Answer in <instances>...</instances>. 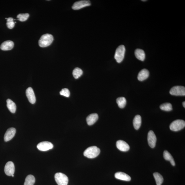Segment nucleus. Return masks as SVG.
Wrapping results in <instances>:
<instances>
[{
  "label": "nucleus",
  "mask_w": 185,
  "mask_h": 185,
  "mask_svg": "<svg viewBox=\"0 0 185 185\" xmlns=\"http://www.w3.org/2000/svg\"><path fill=\"white\" fill-rule=\"evenodd\" d=\"M12 177H14V175H12Z\"/></svg>",
  "instance_id": "2f4dec72"
},
{
  "label": "nucleus",
  "mask_w": 185,
  "mask_h": 185,
  "mask_svg": "<svg viewBox=\"0 0 185 185\" xmlns=\"http://www.w3.org/2000/svg\"><path fill=\"white\" fill-rule=\"evenodd\" d=\"M148 140L149 145L152 148H154L156 146L157 138L154 132L151 130L148 134Z\"/></svg>",
  "instance_id": "1a4fd4ad"
},
{
  "label": "nucleus",
  "mask_w": 185,
  "mask_h": 185,
  "mask_svg": "<svg viewBox=\"0 0 185 185\" xmlns=\"http://www.w3.org/2000/svg\"><path fill=\"white\" fill-rule=\"evenodd\" d=\"M14 45V42L8 40L4 42L1 45V50H9L13 48Z\"/></svg>",
  "instance_id": "4468645a"
},
{
  "label": "nucleus",
  "mask_w": 185,
  "mask_h": 185,
  "mask_svg": "<svg viewBox=\"0 0 185 185\" xmlns=\"http://www.w3.org/2000/svg\"><path fill=\"white\" fill-rule=\"evenodd\" d=\"M146 0H144V1H146Z\"/></svg>",
  "instance_id": "473e14b6"
},
{
  "label": "nucleus",
  "mask_w": 185,
  "mask_h": 185,
  "mask_svg": "<svg viewBox=\"0 0 185 185\" xmlns=\"http://www.w3.org/2000/svg\"><path fill=\"white\" fill-rule=\"evenodd\" d=\"M54 37L50 34H46L42 36L39 41L40 46L42 48L47 47L52 43Z\"/></svg>",
  "instance_id": "f257e3e1"
},
{
  "label": "nucleus",
  "mask_w": 185,
  "mask_h": 185,
  "mask_svg": "<svg viewBox=\"0 0 185 185\" xmlns=\"http://www.w3.org/2000/svg\"><path fill=\"white\" fill-rule=\"evenodd\" d=\"M116 101L119 107L120 108H124L126 105V99L124 97L118 98L117 99Z\"/></svg>",
  "instance_id": "b1692460"
},
{
  "label": "nucleus",
  "mask_w": 185,
  "mask_h": 185,
  "mask_svg": "<svg viewBox=\"0 0 185 185\" xmlns=\"http://www.w3.org/2000/svg\"><path fill=\"white\" fill-rule=\"evenodd\" d=\"M163 157L166 160L169 161L171 162L172 165L175 166L176 163L173 156L167 150H165L163 152Z\"/></svg>",
  "instance_id": "412c9836"
},
{
  "label": "nucleus",
  "mask_w": 185,
  "mask_h": 185,
  "mask_svg": "<svg viewBox=\"0 0 185 185\" xmlns=\"http://www.w3.org/2000/svg\"><path fill=\"white\" fill-rule=\"evenodd\" d=\"M185 126V121L182 120H176L173 121L170 125L171 131H178L184 129Z\"/></svg>",
  "instance_id": "20e7f679"
},
{
  "label": "nucleus",
  "mask_w": 185,
  "mask_h": 185,
  "mask_svg": "<svg viewBox=\"0 0 185 185\" xmlns=\"http://www.w3.org/2000/svg\"><path fill=\"white\" fill-rule=\"evenodd\" d=\"M170 94L174 96L185 95V88L184 86H173L170 91Z\"/></svg>",
  "instance_id": "423d86ee"
},
{
  "label": "nucleus",
  "mask_w": 185,
  "mask_h": 185,
  "mask_svg": "<svg viewBox=\"0 0 185 185\" xmlns=\"http://www.w3.org/2000/svg\"><path fill=\"white\" fill-rule=\"evenodd\" d=\"M55 179L58 185H67L68 183V178L66 175L63 173H56L55 175Z\"/></svg>",
  "instance_id": "39448f33"
},
{
  "label": "nucleus",
  "mask_w": 185,
  "mask_h": 185,
  "mask_svg": "<svg viewBox=\"0 0 185 185\" xmlns=\"http://www.w3.org/2000/svg\"><path fill=\"white\" fill-rule=\"evenodd\" d=\"M161 109L163 111L169 112L173 110L172 105L171 103H165L162 104L160 106Z\"/></svg>",
  "instance_id": "393cba45"
},
{
  "label": "nucleus",
  "mask_w": 185,
  "mask_h": 185,
  "mask_svg": "<svg viewBox=\"0 0 185 185\" xmlns=\"http://www.w3.org/2000/svg\"><path fill=\"white\" fill-rule=\"evenodd\" d=\"M29 14L28 13L19 14L17 16L18 19L21 22L26 21L29 18Z\"/></svg>",
  "instance_id": "bb28decb"
},
{
  "label": "nucleus",
  "mask_w": 185,
  "mask_h": 185,
  "mask_svg": "<svg viewBox=\"0 0 185 185\" xmlns=\"http://www.w3.org/2000/svg\"><path fill=\"white\" fill-rule=\"evenodd\" d=\"M82 70L78 68H76L73 71V75L74 78L76 79L79 78L83 74Z\"/></svg>",
  "instance_id": "a878e982"
},
{
  "label": "nucleus",
  "mask_w": 185,
  "mask_h": 185,
  "mask_svg": "<svg viewBox=\"0 0 185 185\" xmlns=\"http://www.w3.org/2000/svg\"><path fill=\"white\" fill-rule=\"evenodd\" d=\"M149 72L146 69H143L140 71L138 74L137 78L140 81H142L145 80L149 76Z\"/></svg>",
  "instance_id": "f3484780"
},
{
  "label": "nucleus",
  "mask_w": 185,
  "mask_h": 185,
  "mask_svg": "<svg viewBox=\"0 0 185 185\" xmlns=\"http://www.w3.org/2000/svg\"><path fill=\"white\" fill-rule=\"evenodd\" d=\"M115 177L117 179L129 181L131 180L130 176L123 172H119L115 174Z\"/></svg>",
  "instance_id": "2eb2a0df"
},
{
  "label": "nucleus",
  "mask_w": 185,
  "mask_h": 185,
  "mask_svg": "<svg viewBox=\"0 0 185 185\" xmlns=\"http://www.w3.org/2000/svg\"><path fill=\"white\" fill-rule=\"evenodd\" d=\"M53 147H54L53 145L51 142L48 141L41 142L37 146L38 150L42 151H46L52 149Z\"/></svg>",
  "instance_id": "6e6552de"
},
{
  "label": "nucleus",
  "mask_w": 185,
  "mask_h": 185,
  "mask_svg": "<svg viewBox=\"0 0 185 185\" xmlns=\"http://www.w3.org/2000/svg\"><path fill=\"white\" fill-rule=\"evenodd\" d=\"M35 181V176L32 175H29L25 178L24 185H33Z\"/></svg>",
  "instance_id": "4be33fe9"
},
{
  "label": "nucleus",
  "mask_w": 185,
  "mask_h": 185,
  "mask_svg": "<svg viewBox=\"0 0 185 185\" xmlns=\"http://www.w3.org/2000/svg\"><path fill=\"white\" fill-rule=\"evenodd\" d=\"M7 27L9 29H12L14 28V27L15 22L14 21H12V22H7L6 23Z\"/></svg>",
  "instance_id": "c85d7f7f"
},
{
  "label": "nucleus",
  "mask_w": 185,
  "mask_h": 185,
  "mask_svg": "<svg viewBox=\"0 0 185 185\" xmlns=\"http://www.w3.org/2000/svg\"><path fill=\"white\" fill-rule=\"evenodd\" d=\"M183 105L184 107V108L185 107V101H184L183 103Z\"/></svg>",
  "instance_id": "7c9ffc66"
},
{
  "label": "nucleus",
  "mask_w": 185,
  "mask_h": 185,
  "mask_svg": "<svg viewBox=\"0 0 185 185\" xmlns=\"http://www.w3.org/2000/svg\"><path fill=\"white\" fill-rule=\"evenodd\" d=\"M60 94L61 95L63 96L66 97H68L70 96V92L67 89H63L60 91Z\"/></svg>",
  "instance_id": "cd10ccee"
},
{
  "label": "nucleus",
  "mask_w": 185,
  "mask_h": 185,
  "mask_svg": "<svg viewBox=\"0 0 185 185\" xmlns=\"http://www.w3.org/2000/svg\"><path fill=\"white\" fill-rule=\"evenodd\" d=\"M4 171L6 175L8 176H12L14 175L15 171V167L14 163L12 161H8L5 165Z\"/></svg>",
  "instance_id": "9d476101"
},
{
  "label": "nucleus",
  "mask_w": 185,
  "mask_h": 185,
  "mask_svg": "<svg viewBox=\"0 0 185 185\" xmlns=\"http://www.w3.org/2000/svg\"><path fill=\"white\" fill-rule=\"evenodd\" d=\"M14 19L12 18H9L7 19V22H12V21H14Z\"/></svg>",
  "instance_id": "c756f323"
},
{
  "label": "nucleus",
  "mask_w": 185,
  "mask_h": 185,
  "mask_svg": "<svg viewBox=\"0 0 185 185\" xmlns=\"http://www.w3.org/2000/svg\"><path fill=\"white\" fill-rule=\"evenodd\" d=\"M135 56L139 60L143 61L145 58V54L144 51L140 49H137L135 51Z\"/></svg>",
  "instance_id": "6ab92c4d"
},
{
  "label": "nucleus",
  "mask_w": 185,
  "mask_h": 185,
  "mask_svg": "<svg viewBox=\"0 0 185 185\" xmlns=\"http://www.w3.org/2000/svg\"><path fill=\"white\" fill-rule=\"evenodd\" d=\"M153 176L156 181L157 185H161L163 181V176L157 172L154 173Z\"/></svg>",
  "instance_id": "5701e85b"
},
{
  "label": "nucleus",
  "mask_w": 185,
  "mask_h": 185,
  "mask_svg": "<svg viewBox=\"0 0 185 185\" xmlns=\"http://www.w3.org/2000/svg\"><path fill=\"white\" fill-rule=\"evenodd\" d=\"M7 106L8 109L12 113H15L16 110V106L15 103L11 99H8L7 100Z\"/></svg>",
  "instance_id": "a211bd4d"
},
{
  "label": "nucleus",
  "mask_w": 185,
  "mask_h": 185,
  "mask_svg": "<svg viewBox=\"0 0 185 185\" xmlns=\"http://www.w3.org/2000/svg\"><path fill=\"white\" fill-rule=\"evenodd\" d=\"M91 2L89 1H81L75 2L72 6V9L74 10H79L87 6L91 5Z\"/></svg>",
  "instance_id": "0eeeda50"
},
{
  "label": "nucleus",
  "mask_w": 185,
  "mask_h": 185,
  "mask_svg": "<svg viewBox=\"0 0 185 185\" xmlns=\"http://www.w3.org/2000/svg\"><path fill=\"white\" fill-rule=\"evenodd\" d=\"M116 146L118 149L122 152H127L130 150L128 144L122 140H119L117 141Z\"/></svg>",
  "instance_id": "ddd939ff"
},
{
  "label": "nucleus",
  "mask_w": 185,
  "mask_h": 185,
  "mask_svg": "<svg viewBox=\"0 0 185 185\" xmlns=\"http://www.w3.org/2000/svg\"><path fill=\"white\" fill-rule=\"evenodd\" d=\"M125 49L124 45H121L117 48L114 55V58L117 62L119 63L124 58Z\"/></svg>",
  "instance_id": "7ed1b4c3"
},
{
  "label": "nucleus",
  "mask_w": 185,
  "mask_h": 185,
  "mask_svg": "<svg viewBox=\"0 0 185 185\" xmlns=\"http://www.w3.org/2000/svg\"><path fill=\"white\" fill-rule=\"evenodd\" d=\"M26 94L30 102L32 104H35L36 99L33 89L31 87L27 88L26 91Z\"/></svg>",
  "instance_id": "f8f14e48"
},
{
  "label": "nucleus",
  "mask_w": 185,
  "mask_h": 185,
  "mask_svg": "<svg viewBox=\"0 0 185 185\" xmlns=\"http://www.w3.org/2000/svg\"><path fill=\"white\" fill-rule=\"evenodd\" d=\"M142 123L141 117L139 115L136 116L134 118L133 121V125L134 128L135 129H139L141 126Z\"/></svg>",
  "instance_id": "aec40b11"
},
{
  "label": "nucleus",
  "mask_w": 185,
  "mask_h": 185,
  "mask_svg": "<svg viewBox=\"0 0 185 185\" xmlns=\"http://www.w3.org/2000/svg\"><path fill=\"white\" fill-rule=\"evenodd\" d=\"M98 115L97 114H91L87 117L86 120L88 124L89 125H92L94 124L98 119Z\"/></svg>",
  "instance_id": "dca6fc26"
},
{
  "label": "nucleus",
  "mask_w": 185,
  "mask_h": 185,
  "mask_svg": "<svg viewBox=\"0 0 185 185\" xmlns=\"http://www.w3.org/2000/svg\"><path fill=\"white\" fill-rule=\"evenodd\" d=\"M100 149L96 146L90 147L84 151V155L89 158H94L98 156L100 153Z\"/></svg>",
  "instance_id": "f03ea898"
},
{
  "label": "nucleus",
  "mask_w": 185,
  "mask_h": 185,
  "mask_svg": "<svg viewBox=\"0 0 185 185\" xmlns=\"http://www.w3.org/2000/svg\"><path fill=\"white\" fill-rule=\"evenodd\" d=\"M16 133V129L14 127L8 129L5 133L4 140L5 142H8L14 137Z\"/></svg>",
  "instance_id": "9b49d317"
}]
</instances>
